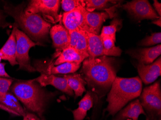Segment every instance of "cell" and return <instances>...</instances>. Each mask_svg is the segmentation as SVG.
Segmentation results:
<instances>
[{
  "label": "cell",
  "instance_id": "cell-1",
  "mask_svg": "<svg viewBox=\"0 0 161 120\" xmlns=\"http://www.w3.org/2000/svg\"><path fill=\"white\" fill-rule=\"evenodd\" d=\"M82 72L88 86L94 93L95 100L101 99L110 88L116 77L114 59L107 56L83 61Z\"/></svg>",
  "mask_w": 161,
  "mask_h": 120
},
{
  "label": "cell",
  "instance_id": "cell-2",
  "mask_svg": "<svg viewBox=\"0 0 161 120\" xmlns=\"http://www.w3.org/2000/svg\"><path fill=\"white\" fill-rule=\"evenodd\" d=\"M10 89L28 110L40 118H42L47 103L53 94L46 91L34 79L15 82Z\"/></svg>",
  "mask_w": 161,
  "mask_h": 120
},
{
  "label": "cell",
  "instance_id": "cell-3",
  "mask_svg": "<svg viewBox=\"0 0 161 120\" xmlns=\"http://www.w3.org/2000/svg\"><path fill=\"white\" fill-rule=\"evenodd\" d=\"M142 91V81L138 76L116 77L108 95V105L104 112L107 111L109 115L114 116L128 102L140 96Z\"/></svg>",
  "mask_w": 161,
  "mask_h": 120
},
{
  "label": "cell",
  "instance_id": "cell-4",
  "mask_svg": "<svg viewBox=\"0 0 161 120\" xmlns=\"http://www.w3.org/2000/svg\"><path fill=\"white\" fill-rule=\"evenodd\" d=\"M5 13L13 18L15 24L24 33L37 42L47 39L51 25L39 14H28L24 11L23 4L17 6L6 4L3 6Z\"/></svg>",
  "mask_w": 161,
  "mask_h": 120
},
{
  "label": "cell",
  "instance_id": "cell-5",
  "mask_svg": "<svg viewBox=\"0 0 161 120\" xmlns=\"http://www.w3.org/2000/svg\"><path fill=\"white\" fill-rule=\"evenodd\" d=\"M14 27L16 39V60L19 65V69L29 72H35L36 69L31 65L29 50L40 43L32 41L28 35L19 29L16 25Z\"/></svg>",
  "mask_w": 161,
  "mask_h": 120
},
{
  "label": "cell",
  "instance_id": "cell-6",
  "mask_svg": "<svg viewBox=\"0 0 161 120\" xmlns=\"http://www.w3.org/2000/svg\"><path fill=\"white\" fill-rule=\"evenodd\" d=\"M60 3L59 0H32L24 11L28 14L41 13L45 20L55 23L60 18L58 13Z\"/></svg>",
  "mask_w": 161,
  "mask_h": 120
},
{
  "label": "cell",
  "instance_id": "cell-7",
  "mask_svg": "<svg viewBox=\"0 0 161 120\" xmlns=\"http://www.w3.org/2000/svg\"><path fill=\"white\" fill-rule=\"evenodd\" d=\"M140 101L143 109L152 116L161 118V89L159 81L145 87L141 93Z\"/></svg>",
  "mask_w": 161,
  "mask_h": 120
},
{
  "label": "cell",
  "instance_id": "cell-8",
  "mask_svg": "<svg viewBox=\"0 0 161 120\" xmlns=\"http://www.w3.org/2000/svg\"><path fill=\"white\" fill-rule=\"evenodd\" d=\"M129 16L137 21L142 20H154L160 18L147 0H134L122 5Z\"/></svg>",
  "mask_w": 161,
  "mask_h": 120
},
{
  "label": "cell",
  "instance_id": "cell-9",
  "mask_svg": "<svg viewBox=\"0 0 161 120\" xmlns=\"http://www.w3.org/2000/svg\"><path fill=\"white\" fill-rule=\"evenodd\" d=\"M85 9L84 6H80L63 14L62 22L64 27L69 31L82 30L85 32H89L85 22Z\"/></svg>",
  "mask_w": 161,
  "mask_h": 120
},
{
  "label": "cell",
  "instance_id": "cell-10",
  "mask_svg": "<svg viewBox=\"0 0 161 120\" xmlns=\"http://www.w3.org/2000/svg\"><path fill=\"white\" fill-rule=\"evenodd\" d=\"M114 12L109 10L105 12L98 13L89 12L86 8L84 11L85 22L88 29V33H94L99 35L101 26L107 19L113 16Z\"/></svg>",
  "mask_w": 161,
  "mask_h": 120
},
{
  "label": "cell",
  "instance_id": "cell-11",
  "mask_svg": "<svg viewBox=\"0 0 161 120\" xmlns=\"http://www.w3.org/2000/svg\"><path fill=\"white\" fill-rule=\"evenodd\" d=\"M137 69L141 79L145 84L152 83L161 75V57L150 65H145L138 63Z\"/></svg>",
  "mask_w": 161,
  "mask_h": 120
},
{
  "label": "cell",
  "instance_id": "cell-12",
  "mask_svg": "<svg viewBox=\"0 0 161 120\" xmlns=\"http://www.w3.org/2000/svg\"><path fill=\"white\" fill-rule=\"evenodd\" d=\"M50 34L58 55L62 50L69 47L70 35L68 30L64 26L61 25H55L50 30Z\"/></svg>",
  "mask_w": 161,
  "mask_h": 120
},
{
  "label": "cell",
  "instance_id": "cell-13",
  "mask_svg": "<svg viewBox=\"0 0 161 120\" xmlns=\"http://www.w3.org/2000/svg\"><path fill=\"white\" fill-rule=\"evenodd\" d=\"M34 80L38 83L42 87L48 85L52 86L69 95H74V91L69 87L66 79L64 77H58L54 75H47L43 73L40 76L34 79Z\"/></svg>",
  "mask_w": 161,
  "mask_h": 120
},
{
  "label": "cell",
  "instance_id": "cell-14",
  "mask_svg": "<svg viewBox=\"0 0 161 120\" xmlns=\"http://www.w3.org/2000/svg\"><path fill=\"white\" fill-rule=\"evenodd\" d=\"M128 54L138 61V63L145 65L153 63L161 54V45L146 48L130 50Z\"/></svg>",
  "mask_w": 161,
  "mask_h": 120
},
{
  "label": "cell",
  "instance_id": "cell-15",
  "mask_svg": "<svg viewBox=\"0 0 161 120\" xmlns=\"http://www.w3.org/2000/svg\"><path fill=\"white\" fill-rule=\"evenodd\" d=\"M0 110L14 116L23 117L27 113L17 97L10 92L3 96H0Z\"/></svg>",
  "mask_w": 161,
  "mask_h": 120
},
{
  "label": "cell",
  "instance_id": "cell-16",
  "mask_svg": "<svg viewBox=\"0 0 161 120\" xmlns=\"http://www.w3.org/2000/svg\"><path fill=\"white\" fill-rule=\"evenodd\" d=\"M0 60L8 61L12 66L18 65L16 60V39L14 26L8 39L0 49Z\"/></svg>",
  "mask_w": 161,
  "mask_h": 120
},
{
  "label": "cell",
  "instance_id": "cell-17",
  "mask_svg": "<svg viewBox=\"0 0 161 120\" xmlns=\"http://www.w3.org/2000/svg\"><path fill=\"white\" fill-rule=\"evenodd\" d=\"M69 32L70 39L69 47L75 49L86 58L89 57L86 32L82 30H76Z\"/></svg>",
  "mask_w": 161,
  "mask_h": 120
},
{
  "label": "cell",
  "instance_id": "cell-18",
  "mask_svg": "<svg viewBox=\"0 0 161 120\" xmlns=\"http://www.w3.org/2000/svg\"><path fill=\"white\" fill-rule=\"evenodd\" d=\"M86 36L89 58H95L102 56H109L104 48L100 35L86 32Z\"/></svg>",
  "mask_w": 161,
  "mask_h": 120
},
{
  "label": "cell",
  "instance_id": "cell-19",
  "mask_svg": "<svg viewBox=\"0 0 161 120\" xmlns=\"http://www.w3.org/2000/svg\"><path fill=\"white\" fill-rule=\"evenodd\" d=\"M58 55V56L53 64L54 65H58L65 63L81 64L86 59L75 49L70 47L62 50Z\"/></svg>",
  "mask_w": 161,
  "mask_h": 120
},
{
  "label": "cell",
  "instance_id": "cell-20",
  "mask_svg": "<svg viewBox=\"0 0 161 120\" xmlns=\"http://www.w3.org/2000/svg\"><path fill=\"white\" fill-rule=\"evenodd\" d=\"M146 115L144 110L138 99L135 100L120 112L118 115V120H123L130 119L132 120H138L141 114Z\"/></svg>",
  "mask_w": 161,
  "mask_h": 120
},
{
  "label": "cell",
  "instance_id": "cell-21",
  "mask_svg": "<svg viewBox=\"0 0 161 120\" xmlns=\"http://www.w3.org/2000/svg\"><path fill=\"white\" fill-rule=\"evenodd\" d=\"M94 99L93 94L90 91L87 92L79 102L78 108L72 111L74 120H83L85 119L87 111L93 107Z\"/></svg>",
  "mask_w": 161,
  "mask_h": 120
},
{
  "label": "cell",
  "instance_id": "cell-22",
  "mask_svg": "<svg viewBox=\"0 0 161 120\" xmlns=\"http://www.w3.org/2000/svg\"><path fill=\"white\" fill-rule=\"evenodd\" d=\"M63 77L66 79L68 84L75 95L76 97L82 96L86 91V81L82 75L76 73L65 75Z\"/></svg>",
  "mask_w": 161,
  "mask_h": 120
},
{
  "label": "cell",
  "instance_id": "cell-23",
  "mask_svg": "<svg viewBox=\"0 0 161 120\" xmlns=\"http://www.w3.org/2000/svg\"><path fill=\"white\" fill-rule=\"evenodd\" d=\"M80 66V64L74 63H65L55 66L53 64L50 65L47 69L46 74H69L75 73Z\"/></svg>",
  "mask_w": 161,
  "mask_h": 120
},
{
  "label": "cell",
  "instance_id": "cell-24",
  "mask_svg": "<svg viewBox=\"0 0 161 120\" xmlns=\"http://www.w3.org/2000/svg\"><path fill=\"white\" fill-rule=\"evenodd\" d=\"M85 8L89 12H93L95 10H105L109 8L116 1L108 0H86L84 1Z\"/></svg>",
  "mask_w": 161,
  "mask_h": 120
},
{
  "label": "cell",
  "instance_id": "cell-25",
  "mask_svg": "<svg viewBox=\"0 0 161 120\" xmlns=\"http://www.w3.org/2000/svg\"><path fill=\"white\" fill-rule=\"evenodd\" d=\"M100 37L104 48L108 51L109 56H119L121 55L122 50L119 47L115 45L116 39L108 36H100Z\"/></svg>",
  "mask_w": 161,
  "mask_h": 120
},
{
  "label": "cell",
  "instance_id": "cell-26",
  "mask_svg": "<svg viewBox=\"0 0 161 120\" xmlns=\"http://www.w3.org/2000/svg\"><path fill=\"white\" fill-rule=\"evenodd\" d=\"M62 9L65 13L71 11L80 6H84L85 4L84 1L80 0H62L60 1Z\"/></svg>",
  "mask_w": 161,
  "mask_h": 120
},
{
  "label": "cell",
  "instance_id": "cell-27",
  "mask_svg": "<svg viewBox=\"0 0 161 120\" xmlns=\"http://www.w3.org/2000/svg\"><path fill=\"white\" fill-rule=\"evenodd\" d=\"M161 42V33H153L151 36H147L142 40L139 45L145 46L154 45L155 44H160Z\"/></svg>",
  "mask_w": 161,
  "mask_h": 120
},
{
  "label": "cell",
  "instance_id": "cell-28",
  "mask_svg": "<svg viewBox=\"0 0 161 120\" xmlns=\"http://www.w3.org/2000/svg\"><path fill=\"white\" fill-rule=\"evenodd\" d=\"M111 25L108 26H104L101 31L100 36H108L113 38L116 39V32L118 30V26L120 25L119 21L114 20Z\"/></svg>",
  "mask_w": 161,
  "mask_h": 120
},
{
  "label": "cell",
  "instance_id": "cell-29",
  "mask_svg": "<svg viewBox=\"0 0 161 120\" xmlns=\"http://www.w3.org/2000/svg\"><path fill=\"white\" fill-rule=\"evenodd\" d=\"M13 80L0 77V96H3L9 92Z\"/></svg>",
  "mask_w": 161,
  "mask_h": 120
},
{
  "label": "cell",
  "instance_id": "cell-30",
  "mask_svg": "<svg viewBox=\"0 0 161 120\" xmlns=\"http://www.w3.org/2000/svg\"><path fill=\"white\" fill-rule=\"evenodd\" d=\"M23 120H46L45 118L38 116L36 114L32 113H27L26 115L23 117Z\"/></svg>",
  "mask_w": 161,
  "mask_h": 120
},
{
  "label": "cell",
  "instance_id": "cell-31",
  "mask_svg": "<svg viewBox=\"0 0 161 120\" xmlns=\"http://www.w3.org/2000/svg\"><path fill=\"white\" fill-rule=\"evenodd\" d=\"M11 25V24L6 21L5 16L0 11V28L5 29Z\"/></svg>",
  "mask_w": 161,
  "mask_h": 120
},
{
  "label": "cell",
  "instance_id": "cell-32",
  "mask_svg": "<svg viewBox=\"0 0 161 120\" xmlns=\"http://www.w3.org/2000/svg\"><path fill=\"white\" fill-rule=\"evenodd\" d=\"M5 64L0 63V77L4 78H11L10 76L6 73L5 69Z\"/></svg>",
  "mask_w": 161,
  "mask_h": 120
},
{
  "label": "cell",
  "instance_id": "cell-33",
  "mask_svg": "<svg viewBox=\"0 0 161 120\" xmlns=\"http://www.w3.org/2000/svg\"><path fill=\"white\" fill-rule=\"evenodd\" d=\"M153 6H154V8H155V9L156 10L155 11H156V12H157V14H159V17H161V3L158 2L157 1H156V0H155V1H154Z\"/></svg>",
  "mask_w": 161,
  "mask_h": 120
},
{
  "label": "cell",
  "instance_id": "cell-34",
  "mask_svg": "<svg viewBox=\"0 0 161 120\" xmlns=\"http://www.w3.org/2000/svg\"><path fill=\"white\" fill-rule=\"evenodd\" d=\"M153 24H154V25H157L159 27H161V18H159L153 20L152 22Z\"/></svg>",
  "mask_w": 161,
  "mask_h": 120
},
{
  "label": "cell",
  "instance_id": "cell-35",
  "mask_svg": "<svg viewBox=\"0 0 161 120\" xmlns=\"http://www.w3.org/2000/svg\"><path fill=\"white\" fill-rule=\"evenodd\" d=\"M131 120V119H127V120Z\"/></svg>",
  "mask_w": 161,
  "mask_h": 120
},
{
  "label": "cell",
  "instance_id": "cell-36",
  "mask_svg": "<svg viewBox=\"0 0 161 120\" xmlns=\"http://www.w3.org/2000/svg\"><path fill=\"white\" fill-rule=\"evenodd\" d=\"M149 120V119H147V120Z\"/></svg>",
  "mask_w": 161,
  "mask_h": 120
}]
</instances>
